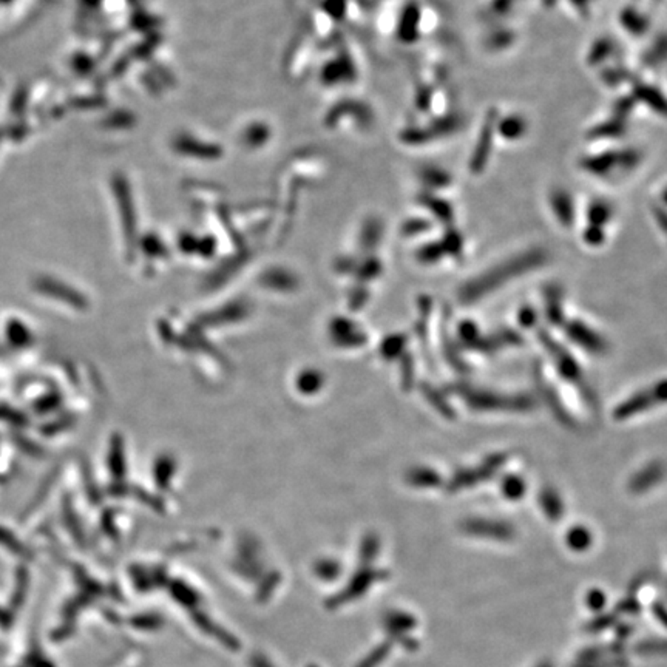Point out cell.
I'll list each match as a JSON object with an SVG mask.
<instances>
[{
    "label": "cell",
    "mask_w": 667,
    "mask_h": 667,
    "mask_svg": "<svg viewBox=\"0 0 667 667\" xmlns=\"http://www.w3.org/2000/svg\"><path fill=\"white\" fill-rule=\"evenodd\" d=\"M527 129L525 121L520 116H510L499 124V133L507 139H516L524 135Z\"/></svg>",
    "instance_id": "obj_17"
},
{
    "label": "cell",
    "mask_w": 667,
    "mask_h": 667,
    "mask_svg": "<svg viewBox=\"0 0 667 667\" xmlns=\"http://www.w3.org/2000/svg\"><path fill=\"white\" fill-rule=\"evenodd\" d=\"M414 482H417L422 487H439L442 483V479L436 471L431 470H422L414 473Z\"/></svg>",
    "instance_id": "obj_24"
},
{
    "label": "cell",
    "mask_w": 667,
    "mask_h": 667,
    "mask_svg": "<svg viewBox=\"0 0 667 667\" xmlns=\"http://www.w3.org/2000/svg\"><path fill=\"white\" fill-rule=\"evenodd\" d=\"M584 240L589 242V244L592 246H598V244H601V242L604 241V234H603V230L599 229L598 226H590L589 229L586 230L584 232Z\"/></svg>",
    "instance_id": "obj_29"
},
{
    "label": "cell",
    "mask_w": 667,
    "mask_h": 667,
    "mask_svg": "<svg viewBox=\"0 0 667 667\" xmlns=\"http://www.w3.org/2000/svg\"><path fill=\"white\" fill-rule=\"evenodd\" d=\"M538 338L542 347L545 348V351L549 353V355L553 359L555 365L557 368V373L561 374V377L564 380H567L568 383H572L578 388L587 402L590 405H595V396H593L592 390L589 388V385H587L584 374H582V368L578 365V362L575 360V357L570 354L559 342H556L547 331H539Z\"/></svg>",
    "instance_id": "obj_3"
},
{
    "label": "cell",
    "mask_w": 667,
    "mask_h": 667,
    "mask_svg": "<svg viewBox=\"0 0 667 667\" xmlns=\"http://www.w3.org/2000/svg\"><path fill=\"white\" fill-rule=\"evenodd\" d=\"M456 392L475 411L527 412L536 406L535 399L527 394H501L468 385H457Z\"/></svg>",
    "instance_id": "obj_2"
},
{
    "label": "cell",
    "mask_w": 667,
    "mask_h": 667,
    "mask_svg": "<svg viewBox=\"0 0 667 667\" xmlns=\"http://www.w3.org/2000/svg\"><path fill=\"white\" fill-rule=\"evenodd\" d=\"M621 21L624 23V27L632 33H641L647 28V22L644 17L640 16L638 13H635V11H626V13H622Z\"/></svg>",
    "instance_id": "obj_22"
},
{
    "label": "cell",
    "mask_w": 667,
    "mask_h": 667,
    "mask_svg": "<svg viewBox=\"0 0 667 667\" xmlns=\"http://www.w3.org/2000/svg\"><path fill=\"white\" fill-rule=\"evenodd\" d=\"M462 236L459 235V232H451L450 235L446 236V240H445V244H444V251L448 252V253H451V255L454 257H459L460 253H462Z\"/></svg>",
    "instance_id": "obj_26"
},
{
    "label": "cell",
    "mask_w": 667,
    "mask_h": 667,
    "mask_svg": "<svg viewBox=\"0 0 667 667\" xmlns=\"http://www.w3.org/2000/svg\"><path fill=\"white\" fill-rule=\"evenodd\" d=\"M610 215H612V209L609 207V204L601 203V201L593 203L590 205V210H589V221L592 223V226L599 227L601 224L609 221Z\"/></svg>",
    "instance_id": "obj_19"
},
{
    "label": "cell",
    "mask_w": 667,
    "mask_h": 667,
    "mask_svg": "<svg viewBox=\"0 0 667 667\" xmlns=\"http://www.w3.org/2000/svg\"><path fill=\"white\" fill-rule=\"evenodd\" d=\"M539 505H541L545 516L550 520H553V523L561 520L564 514V504L556 490L545 487L539 491Z\"/></svg>",
    "instance_id": "obj_12"
},
{
    "label": "cell",
    "mask_w": 667,
    "mask_h": 667,
    "mask_svg": "<svg viewBox=\"0 0 667 667\" xmlns=\"http://www.w3.org/2000/svg\"><path fill=\"white\" fill-rule=\"evenodd\" d=\"M494 119L496 114L491 113L490 116L485 121V124L481 130V135H479V141L476 144V150L471 156V171L475 173H479L487 164L488 155H490V147H491V135H493L494 129Z\"/></svg>",
    "instance_id": "obj_10"
},
{
    "label": "cell",
    "mask_w": 667,
    "mask_h": 667,
    "mask_svg": "<svg viewBox=\"0 0 667 667\" xmlns=\"http://www.w3.org/2000/svg\"><path fill=\"white\" fill-rule=\"evenodd\" d=\"M462 530L466 535L477 538L497 539V541H508L514 536V529L508 523L491 519H468L462 524Z\"/></svg>",
    "instance_id": "obj_7"
},
{
    "label": "cell",
    "mask_w": 667,
    "mask_h": 667,
    "mask_svg": "<svg viewBox=\"0 0 667 667\" xmlns=\"http://www.w3.org/2000/svg\"><path fill=\"white\" fill-rule=\"evenodd\" d=\"M640 162V153L635 150L624 151H605L596 156H587L582 160L581 166L592 175H609L615 167L632 168Z\"/></svg>",
    "instance_id": "obj_6"
},
{
    "label": "cell",
    "mask_w": 667,
    "mask_h": 667,
    "mask_svg": "<svg viewBox=\"0 0 667 667\" xmlns=\"http://www.w3.org/2000/svg\"><path fill=\"white\" fill-rule=\"evenodd\" d=\"M624 131V124L620 119L610 121L607 124L598 125L596 129L592 130V138H616L622 135Z\"/></svg>",
    "instance_id": "obj_20"
},
{
    "label": "cell",
    "mask_w": 667,
    "mask_h": 667,
    "mask_svg": "<svg viewBox=\"0 0 667 667\" xmlns=\"http://www.w3.org/2000/svg\"><path fill=\"white\" fill-rule=\"evenodd\" d=\"M545 309H547V318L551 325L564 323V312L561 306V292L556 286H550L545 290Z\"/></svg>",
    "instance_id": "obj_14"
},
{
    "label": "cell",
    "mask_w": 667,
    "mask_h": 667,
    "mask_svg": "<svg viewBox=\"0 0 667 667\" xmlns=\"http://www.w3.org/2000/svg\"><path fill=\"white\" fill-rule=\"evenodd\" d=\"M481 337V332H479L477 326L473 323V321H464L459 326V338L466 348H473V344L477 342V338Z\"/></svg>",
    "instance_id": "obj_21"
},
{
    "label": "cell",
    "mask_w": 667,
    "mask_h": 667,
    "mask_svg": "<svg viewBox=\"0 0 667 667\" xmlns=\"http://www.w3.org/2000/svg\"><path fill=\"white\" fill-rule=\"evenodd\" d=\"M566 332L570 340L592 354H603L607 349V343L604 342V338L596 331H593L590 326H587L579 320L568 321Z\"/></svg>",
    "instance_id": "obj_8"
},
{
    "label": "cell",
    "mask_w": 667,
    "mask_h": 667,
    "mask_svg": "<svg viewBox=\"0 0 667 667\" xmlns=\"http://www.w3.org/2000/svg\"><path fill=\"white\" fill-rule=\"evenodd\" d=\"M518 318H519V325L520 326H524V327H531V326H535L536 325V321H538V314L536 311L533 307L530 306H525L523 307L519 311V315H518Z\"/></svg>",
    "instance_id": "obj_28"
},
{
    "label": "cell",
    "mask_w": 667,
    "mask_h": 667,
    "mask_svg": "<svg viewBox=\"0 0 667 667\" xmlns=\"http://www.w3.org/2000/svg\"><path fill=\"white\" fill-rule=\"evenodd\" d=\"M545 262H547V253L542 249H531V251L508 258L507 262L494 266L485 274L473 278L471 281L466 283L460 289V301L468 305V303L481 300L485 295L504 286L513 278L524 275L536 268H541Z\"/></svg>",
    "instance_id": "obj_1"
},
{
    "label": "cell",
    "mask_w": 667,
    "mask_h": 667,
    "mask_svg": "<svg viewBox=\"0 0 667 667\" xmlns=\"http://www.w3.org/2000/svg\"><path fill=\"white\" fill-rule=\"evenodd\" d=\"M635 95H636V98L644 101L649 107L653 108V110H657L658 113L667 114V102L664 101L663 96L657 92V90H653L647 86H642L640 88H636Z\"/></svg>",
    "instance_id": "obj_16"
},
{
    "label": "cell",
    "mask_w": 667,
    "mask_h": 667,
    "mask_svg": "<svg viewBox=\"0 0 667 667\" xmlns=\"http://www.w3.org/2000/svg\"><path fill=\"white\" fill-rule=\"evenodd\" d=\"M664 475H666V466L663 464L651 462L630 479L629 490L632 491L633 494L646 493V491L653 488L655 485H658L661 481H663Z\"/></svg>",
    "instance_id": "obj_9"
},
{
    "label": "cell",
    "mask_w": 667,
    "mask_h": 667,
    "mask_svg": "<svg viewBox=\"0 0 667 667\" xmlns=\"http://www.w3.org/2000/svg\"><path fill=\"white\" fill-rule=\"evenodd\" d=\"M612 48H614V45H612V42L609 39L599 40L598 44L595 45V50L590 51V56H589L590 64H596V62H599V60H603L604 58H607L609 54L612 53Z\"/></svg>",
    "instance_id": "obj_25"
},
{
    "label": "cell",
    "mask_w": 667,
    "mask_h": 667,
    "mask_svg": "<svg viewBox=\"0 0 667 667\" xmlns=\"http://www.w3.org/2000/svg\"><path fill=\"white\" fill-rule=\"evenodd\" d=\"M536 377H538V388H539V391L542 392V396L545 399V402H547V405L551 408V411L555 412V416L559 419L561 423H564V425H567V427H573V417L568 414L567 410L564 408V405L561 402V399L559 396H557V392L555 391V388H551L549 385V381L545 380L541 373H538L536 371Z\"/></svg>",
    "instance_id": "obj_11"
},
{
    "label": "cell",
    "mask_w": 667,
    "mask_h": 667,
    "mask_svg": "<svg viewBox=\"0 0 667 667\" xmlns=\"http://www.w3.org/2000/svg\"><path fill=\"white\" fill-rule=\"evenodd\" d=\"M527 485L524 482V479L516 475H508L501 482V491L507 499L510 501H519L523 499L525 494Z\"/></svg>",
    "instance_id": "obj_15"
},
{
    "label": "cell",
    "mask_w": 667,
    "mask_h": 667,
    "mask_svg": "<svg viewBox=\"0 0 667 667\" xmlns=\"http://www.w3.org/2000/svg\"><path fill=\"white\" fill-rule=\"evenodd\" d=\"M592 542V535L586 527L576 525L567 533V544L573 550H586Z\"/></svg>",
    "instance_id": "obj_18"
},
{
    "label": "cell",
    "mask_w": 667,
    "mask_h": 667,
    "mask_svg": "<svg viewBox=\"0 0 667 667\" xmlns=\"http://www.w3.org/2000/svg\"><path fill=\"white\" fill-rule=\"evenodd\" d=\"M551 207L564 226H572L575 218L573 203L566 192H555L551 195Z\"/></svg>",
    "instance_id": "obj_13"
},
{
    "label": "cell",
    "mask_w": 667,
    "mask_h": 667,
    "mask_svg": "<svg viewBox=\"0 0 667 667\" xmlns=\"http://www.w3.org/2000/svg\"><path fill=\"white\" fill-rule=\"evenodd\" d=\"M428 397L431 402H434V405L438 406V410L442 412V414L446 416V417H450V419H453L454 417V411L451 410V406L450 403L446 402V400L440 396L439 392H436L434 390H428Z\"/></svg>",
    "instance_id": "obj_27"
},
{
    "label": "cell",
    "mask_w": 667,
    "mask_h": 667,
    "mask_svg": "<svg viewBox=\"0 0 667 667\" xmlns=\"http://www.w3.org/2000/svg\"><path fill=\"white\" fill-rule=\"evenodd\" d=\"M507 459H508L507 454L504 453L491 454V456H488L481 465L475 466V468L457 471L456 475L453 476L450 483H448V490L460 491L488 481V479L494 477L502 466L507 464Z\"/></svg>",
    "instance_id": "obj_5"
},
{
    "label": "cell",
    "mask_w": 667,
    "mask_h": 667,
    "mask_svg": "<svg viewBox=\"0 0 667 667\" xmlns=\"http://www.w3.org/2000/svg\"><path fill=\"white\" fill-rule=\"evenodd\" d=\"M664 403H667V379L659 380L658 383L652 385L647 390L636 392L632 397L624 400L622 403H620L615 408L614 419L618 422H624L630 419V417H635L641 414V412H646L655 408V406Z\"/></svg>",
    "instance_id": "obj_4"
},
{
    "label": "cell",
    "mask_w": 667,
    "mask_h": 667,
    "mask_svg": "<svg viewBox=\"0 0 667 667\" xmlns=\"http://www.w3.org/2000/svg\"><path fill=\"white\" fill-rule=\"evenodd\" d=\"M493 336L497 340V343L501 344V348L502 347H518V344L523 343V337H520L516 331L510 329V327H507V329H499L497 332H494Z\"/></svg>",
    "instance_id": "obj_23"
}]
</instances>
